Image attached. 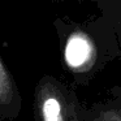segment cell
<instances>
[{
    "label": "cell",
    "instance_id": "obj_3",
    "mask_svg": "<svg viewBox=\"0 0 121 121\" xmlns=\"http://www.w3.org/2000/svg\"><path fill=\"white\" fill-rule=\"evenodd\" d=\"M22 112V95L0 57V120H16Z\"/></svg>",
    "mask_w": 121,
    "mask_h": 121
},
{
    "label": "cell",
    "instance_id": "obj_6",
    "mask_svg": "<svg viewBox=\"0 0 121 121\" xmlns=\"http://www.w3.org/2000/svg\"><path fill=\"white\" fill-rule=\"evenodd\" d=\"M117 44H118V48L121 50V25H120L118 31H117Z\"/></svg>",
    "mask_w": 121,
    "mask_h": 121
},
{
    "label": "cell",
    "instance_id": "obj_2",
    "mask_svg": "<svg viewBox=\"0 0 121 121\" xmlns=\"http://www.w3.org/2000/svg\"><path fill=\"white\" fill-rule=\"evenodd\" d=\"M63 63L72 86H87L103 65L96 42L85 31L69 34L63 48Z\"/></svg>",
    "mask_w": 121,
    "mask_h": 121
},
{
    "label": "cell",
    "instance_id": "obj_7",
    "mask_svg": "<svg viewBox=\"0 0 121 121\" xmlns=\"http://www.w3.org/2000/svg\"><path fill=\"white\" fill-rule=\"evenodd\" d=\"M0 121H3V120H0Z\"/></svg>",
    "mask_w": 121,
    "mask_h": 121
},
{
    "label": "cell",
    "instance_id": "obj_1",
    "mask_svg": "<svg viewBox=\"0 0 121 121\" xmlns=\"http://www.w3.org/2000/svg\"><path fill=\"white\" fill-rule=\"evenodd\" d=\"M34 121H90L74 87L53 76H43L33 94Z\"/></svg>",
    "mask_w": 121,
    "mask_h": 121
},
{
    "label": "cell",
    "instance_id": "obj_4",
    "mask_svg": "<svg viewBox=\"0 0 121 121\" xmlns=\"http://www.w3.org/2000/svg\"><path fill=\"white\" fill-rule=\"evenodd\" d=\"M89 111L90 121H121L118 113L111 105H108V107L94 105L92 108H89Z\"/></svg>",
    "mask_w": 121,
    "mask_h": 121
},
{
    "label": "cell",
    "instance_id": "obj_5",
    "mask_svg": "<svg viewBox=\"0 0 121 121\" xmlns=\"http://www.w3.org/2000/svg\"><path fill=\"white\" fill-rule=\"evenodd\" d=\"M111 107H112L113 109H115L116 112L118 113V116H120V117H121V96L118 98L117 103H116V104H113V105H111Z\"/></svg>",
    "mask_w": 121,
    "mask_h": 121
}]
</instances>
